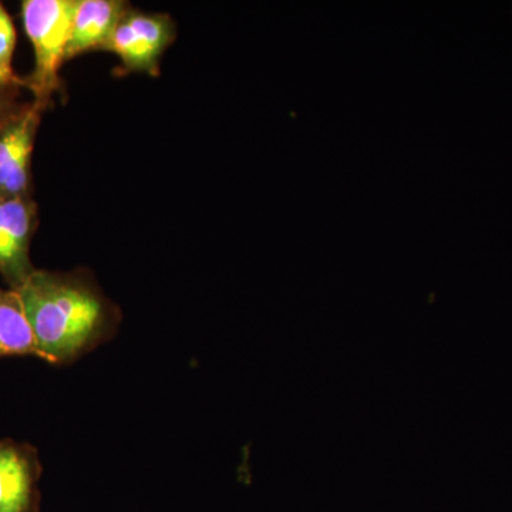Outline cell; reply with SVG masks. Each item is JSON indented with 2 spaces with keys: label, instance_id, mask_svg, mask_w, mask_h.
I'll return each instance as SVG.
<instances>
[{
  "label": "cell",
  "instance_id": "1",
  "mask_svg": "<svg viewBox=\"0 0 512 512\" xmlns=\"http://www.w3.org/2000/svg\"><path fill=\"white\" fill-rule=\"evenodd\" d=\"M19 293L35 335L40 360L69 366L110 342L123 313L110 301L89 269H36Z\"/></svg>",
  "mask_w": 512,
  "mask_h": 512
},
{
  "label": "cell",
  "instance_id": "2",
  "mask_svg": "<svg viewBox=\"0 0 512 512\" xmlns=\"http://www.w3.org/2000/svg\"><path fill=\"white\" fill-rule=\"evenodd\" d=\"M79 0H25L22 19L33 50L35 67L23 79V87L32 92L33 101L49 107L60 90L59 70L66 62L74 13Z\"/></svg>",
  "mask_w": 512,
  "mask_h": 512
},
{
  "label": "cell",
  "instance_id": "3",
  "mask_svg": "<svg viewBox=\"0 0 512 512\" xmlns=\"http://www.w3.org/2000/svg\"><path fill=\"white\" fill-rule=\"evenodd\" d=\"M42 104H22L0 124V200L32 198V156L45 113Z\"/></svg>",
  "mask_w": 512,
  "mask_h": 512
},
{
  "label": "cell",
  "instance_id": "4",
  "mask_svg": "<svg viewBox=\"0 0 512 512\" xmlns=\"http://www.w3.org/2000/svg\"><path fill=\"white\" fill-rule=\"evenodd\" d=\"M177 35L174 20L163 13H141L131 8L111 36L104 52L119 56L130 72L158 76L160 59Z\"/></svg>",
  "mask_w": 512,
  "mask_h": 512
},
{
  "label": "cell",
  "instance_id": "5",
  "mask_svg": "<svg viewBox=\"0 0 512 512\" xmlns=\"http://www.w3.org/2000/svg\"><path fill=\"white\" fill-rule=\"evenodd\" d=\"M37 228V205L32 198L0 200V276L19 291L36 271L30 245Z\"/></svg>",
  "mask_w": 512,
  "mask_h": 512
},
{
  "label": "cell",
  "instance_id": "6",
  "mask_svg": "<svg viewBox=\"0 0 512 512\" xmlns=\"http://www.w3.org/2000/svg\"><path fill=\"white\" fill-rule=\"evenodd\" d=\"M42 473L36 447L0 440V512H39Z\"/></svg>",
  "mask_w": 512,
  "mask_h": 512
},
{
  "label": "cell",
  "instance_id": "7",
  "mask_svg": "<svg viewBox=\"0 0 512 512\" xmlns=\"http://www.w3.org/2000/svg\"><path fill=\"white\" fill-rule=\"evenodd\" d=\"M131 9L123 0H79L66 50V62L83 53L106 50L114 30Z\"/></svg>",
  "mask_w": 512,
  "mask_h": 512
},
{
  "label": "cell",
  "instance_id": "8",
  "mask_svg": "<svg viewBox=\"0 0 512 512\" xmlns=\"http://www.w3.org/2000/svg\"><path fill=\"white\" fill-rule=\"evenodd\" d=\"M33 356L40 359L35 335L26 318L19 293L0 289V357Z\"/></svg>",
  "mask_w": 512,
  "mask_h": 512
},
{
  "label": "cell",
  "instance_id": "9",
  "mask_svg": "<svg viewBox=\"0 0 512 512\" xmlns=\"http://www.w3.org/2000/svg\"><path fill=\"white\" fill-rule=\"evenodd\" d=\"M16 47V28L8 10L0 2V87L20 89L23 79L13 70V53Z\"/></svg>",
  "mask_w": 512,
  "mask_h": 512
},
{
  "label": "cell",
  "instance_id": "10",
  "mask_svg": "<svg viewBox=\"0 0 512 512\" xmlns=\"http://www.w3.org/2000/svg\"><path fill=\"white\" fill-rule=\"evenodd\" d=\"M15 92L13 89H3L0 87V121H5L19 109L20 106L15 103Z\"/></svg>",
  "mask_w": 512,
  "mask_h": 512
},
{
  "label": "cell",
  "instance_id": "11",
  "mask_svg": "<svg viewBox=\"0 0 512 512\" xmlns=\"http://www.w3.org/2000/svg\"><path fill=\"white\" fill-rule=\"evenodd\" d=\"M6 120H8V119H6ZM2 123H3V121H0V124H2Z\"/></svg>",
  "mask_w": 512,
  "mask_h": 512
}]
</instances>
